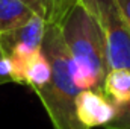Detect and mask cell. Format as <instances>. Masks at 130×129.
I'll return each mask as SVG.
<instances>
[{
	"label": "cell",
	"instance_id": "6da1fadb",
	"mask_svg": "<svg viewBox=\"0 0 130 129\" xmlns=\"http://www.w3.org/2000/svg\"><path fill=\"white\" fill-rule=\"evenodd\" d=\"M59 29L73 61L76 87L80 91L101 90L109 65L104 35L97 15L79 2L67 14Z\"/></svg>",
	"mask_w": 130,
	"mask_h": 129
},
{
	"label": "cell",
	"instance_id": "7a4b0ae2",
	"mask_svg": "<svg viewBox=\"0 0 130 129\" xmlns=\"http://www.w3.org/2000/svg\"><path fill=\"white\" fill-rule=\"evenodd\" d=\"M42 52L52 65L47 85L36 93L55 129H88L76 114V97L80 90L73 81V61L59 26L47 24Z\"/></svg>",
	"mask_w": 130,
	"mask_h": 129
},
{
	"label": "cell",
	"instance_id": "3957f363",
	"mask_svg": "<svg viewBox=\"0 0 130 129\" xmlns=\"http://www.w3.org/2000/svg\"><path fill=\"white\" fill-rule=\"evenodd\" d=\"M97 18L106 43L109 70H130V29L115 0H97Z\"/></svg>",
	"mask_w": 130,
	"mask_h": 129
},
{
	"label": "cell",
	"instance_id": "277c9868",
	"mask_svg": "<svg viewBox=\"0 0 130 129\" xmlns=\"http://www.w3.org/2000/svg\"><path fill=\"white\" fill-rule=\"evenodd\" d=\"M45 29L47 23L39 15L33 14V17L24 26L9 33L0 35V47L9 62L15 84H21V70L29 56L42 49Z\"/></svg>",
	"mask_w": 130,
	"mask_h": 129
},
{
	"label": "cell",
	"instance_id": "5b68a950",
	"mask_svg": "<svg viewBox=\"0 0 130 129\" xmlns=\"http://www.w3.org/2000/svg\"><path fill=\"white\" fill-rule=\"evenodd\" d=\"M76 114L88 129L106 126L117 114V106L101 90H83L76 97Z\"/></svg>",
	"mask_w": 130,
	"mask_h": 129
},
{
	"label": "cell",
	"instance_id": "8992f818",
	"mask_svg": "<svg viewBox=\"0 0 130 129\" xmlns=\"http://www.w3.org/2000/svg\"><path fill=\"white\" fill-rule=\"evenodd\" d=\"M52 76V65L45 53L41 50L35 52L24 62L21 70V84L29 85L33 91H38L47 85Z\"/></svg>",
	"mask_w": 130,
	"mask_h": 129
},
{
	"label": "cell",
	"instance_id": "52a82bcc",
	"mask_svg": "<svg viewBox=\"0 0 130 129\" xmlns=\"http://www.w3.org/2000/svg\"><path fill=\"white\" fill-rule=\"evenodd\" d=\"M32 17L30 8L21 0H0V35L17 31Z\"/></svg>",
	"mask_w": 130,
	"mask_h": 129
},
{
	"label": "cell",
	"instance_id": "ba28073f",
	"mask_svg": "<svg viewBox=\"0 0 130 129\" xmlns=\"http://www.w3.org/2000/svg\"><path fill=\"white\" fill-rule=\"evenodd\" d=\"M26 3L33 14L39 15L47 24L59 26L67 14L80 0H21Z\"/></svg>",
	"mask_w": 130,
	"mask_h": 129
},
{
	"label": "cell",
	"instance_id": "9c48e42d",
	"mask_svg": "<svg viewBox=\"0 0 130 129\" xmlns=\"http://www.w3.org/2000/svg\"><path fill=\"white\" fill-rule=\"evenodd\" d=\"M101 90L115 106L126 103L130 99V70L126 68L109 70L104 78Z\"/></svg>",
	"mask_w": 130,
	"mask_h": 129
},
{
	"label": "cell",
	"instance_id": "30bf717a",
	"mask_svg": "<svg viewBox=\"0 0 130 129\" xmlns=\"http://www.w3.org/2000/svg\"><path fill=\"white\" fill-rule=\"evenodd\" d=\"M104 129H130V99L117 106L115 117L104 126Z\"/></svg>",
	"mask_w": 130,
	"mask_h": 129
},
{
	"label": "cell",
	"instance_id": "8fae6325",
	"mask_svg": "<svg viewBox=\"0 0 130 129\" xmlns=\"http://www.w3.org/2000/svg\"><path fill=\"white\" fill-rule=\"evenodd\" d=\"M6 82H14V79H12V73H11L9 62H8V59L3 55L2 47H0V85H3Z\"/></svg>",
	"mask_w": 130,
	"mask_h": 129
},
{
	"label": "cell",
	"instance_id": "7c38bea8",
	"mask_svg": "<svg viewBox=\"0 0 130 129\" xmlns=\"http://www.w3.org/2000/svg\"><path fill=\"white\" fill-rule=\"evenodd\" d=\"M115 2H117V5H118V8L130 29V0H115Z\"/></svg>",
	"mask_w": 130,
	"mask_h": 129
},
{
	"label": "cell",
	"instance_id": "4fadbf2b",
	"mask_svg": "<svg viewBox=\"0 0 130 129\" xmlns=\"http://www.w3.org/2000/svg\"><path fill=\"white\" fill-rule=\"evenodd\" d=\"M80 3H83L94 15H97V0H80Z\"/></svg>",
	"mask_w": 130,
	"mask_h": 129
}]
</instances>
